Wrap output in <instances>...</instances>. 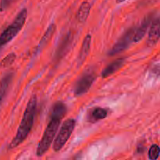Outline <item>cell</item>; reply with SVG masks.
I'll use <instances>...</instances> for the list:
<instances>
[{
  "label": "cell",
  "instance_id": "obj_1",
  "mask_svg": "<svg viewBox=\"0 0 160 160\" xmlns=\"http://www.w3.org/2000/svg\"><path fill=\"white\" fill-rule=\"evenodd\" d=\"M36 106H37V98L35 95H33L28 101L23 118L17 129V134L9 145L8 148L9 149L17 148L20 144L23 143L29 135L34 124V117L36 113Z\"/></svg>",
  "mask_w": 160,
  "mask_h": 160
},
{
  "label": "cell",
  "instance_id": "obj_2",
  "mask_svg": "<svg viewBox=\"0 0 160 160\" xmlns=\"http://www.w3.org/2000/svg\"><path fill=\"white\" fill-rule=\"evenodd\" d=\"M62 119L58 118L56 117H51L49 123L47 125L45 131H44L43 136L39 142L38 145L37 147L36 155L38 156H42L47 152L51 144L52 143L55 138L56 132L58 131L60 121Z\"/></svg>",
  "mask_w": 160,
  "mask_h": 160
},
{
  "label": "cell",
  "instance_id": "obj_3",
  "mask_svg": "<svg viewBox=\"0 0 160 160\" xmlns=\"http://www.w3.org/2000/svg\"><path fill=\"white\" fill-rule=\"evenodd\" d=\"M28 17L27 9H23L16 17L15 20L0 34V49L12 41L24 26Z\"/></svg>",
  "mask_w": 160,
  "mask_h": 160
},
{
  "label": "cell",
  "instance_id": "obj_4",
  "mask_svg": "<svg viewBox=\"0 0 160 160\" xmlns=\"http://www.w3.org/2000/svg\"><path fill=\"white\" fill-rule=\"evenodd\" d=\"M74 128L75 120L73 119H68L63 122L53 143L54 151L59 152L63 148L67 141L70 139Z\"/></svg>",
  "mask_w": 160,
  "mask_h": 160
},
{
  "label": "cell",
  "instance_id": "obj_5",
  "mask_svg": "<svg viewBox=\"0 0 160 160\" xmlns=\"http://www.w3.org/2000/svg\"><path fill=\"white\" fill-rule=\"evenodd\" d=\"M136 28H130L128 31L123 34V35L116 42L115 45L112 46L110 51L109 52V55L114 56V55L120 53L128 48L131 45V42H134V36L135 33Z\"/></svg>",
  "mask_w": 160,
  "mask_h": 160
},
{
  "label": "cell",
  "instance_id": "obj_6",
  "mask_svg": "<svg viewBox=\"0 0 160 160\" xmlns=\"http://www.w3.org/2000/svg\"><path fill=\"white\" fill-rule=\"evenodd\" d=\"M95 76L93 73H86L77 81L74 87V95L78 97L87 93L92 87Z\"/></svg>",
  "mask_w": 160,
  "mask_h": 160
},
{
  "label": "cell",
  "instance_id": "obj_7",
  "mask_svg": "<svg viewBox=\"0 0 160 160\" xmlns=\"http://www.w3.org/2000/svg\"><path fill=\"white\" fill-rule=\"evenodd\" d=\"M160 39V18L156 19L152 23L150 28L148 38L147 40V45L149 47H152L157 43Z\"/></svg>",
  "mask_w": 160,
  "mask_h": 160
},
{
  "label": "cell",
  "instance_id": "obj_8",
  "mask_svg": "<svg viewBox=\"0 0 160 160\" xmlns=\"http://www.w3.org/2000/svg\"><path fill=\"white\" fill-rule=\"evenodd\" d=\"M124 62V59H123V58H120V59H116L115 61H113L112 62L109 63V65L106 67H105V68L103 69L102 71V78H108V77H109L110 75L115 73L117 70H119L122 67H123Z\"/></svg>",
  "mask_w": 160,
  "mask_h": 160
},
{
  "label": "cell",
  "instance_id": "obj_9",
  "mask_svg": "<svg viewBox=\"0 0 160 160\" xmlns=\"http://www.w3.org/2000/svg\"><path fill=\"white\" fill-rule=\"evenodd\" d=\"M108 115V110L102 107H95L91 109L88 115V120L91 123H95L97 121L103 120Z\"/></svg>",
  "mask_w": 160,
  "mask_h": 160
},
{
  "label": "cell",
  "instance_id": "obj_10",
  "mask_svg": "<svg viewBox=\"0 0 160 160\" xmlns=\"http://www.w3.org/2000/svg\"><path fill=\"white\" fill-rule=\"evenodd\" d=\"M152 22V17H147L144 19L142 23H141L140 26L136 28L135 33H134V42H138L143 38L145 36V33H146L147 30H148L149 24Z\"/></svg>",
  "mask_w": 160,
  "mask_h": 160
},
{
  "label": "cell",
  "instance_id": "obj_11",
  "mask_svg": "<svg viewBox=\"0 0 160 160\" xmlns=\"http://www.w3.org/2000/svg\"><path fill=\"white\" fill-rule=\"evenodd\" d=\"M12 78H13V73L12 72H9L0 80V106L6 96V92H7L11 82H12Z\"/></svg>",
  "mask_w": 160,
  "mask_h": 160
},
{
  "label": "cell",
  "instance_id": "obj_12",
  "mask_svg": "<svg viewBox=\"0 0 160 160\" xmlns=\"http://www.w3.org/2000/svg\"><path fill=\"white\" fill-rule=\"evenodd\" d=\"M91 42H92V36L90 34H87L84 38V41H83L81 51H80L79 58H78L80 64H82L88 56L91 49Z\"/></svg>",
  "mask_w": 160,
  "mask_h": 160
},
{
  "label": "cell",
  "instance_id": "obj_13",
  "mask_svg": "<svg viewBox=\"0 0 160 160\" xmlns=\"http://www.w3.org/2000/svg\"><path fill=\"white\" fill-rule=\"evenodd\" d=\"M90 9L91 5L88 2L85 1L81 3L78 11V13H77V20L79 23H85L88 17L89 13H90Z\"/></svg>",
  "mask_w": 160,
  "mask_h": 160
},
{
  "label": "cell",
  "instance_id": "obj_14",
  "mask_svg": "<svg viewBox=\"0 0 160 160\" xmlns=\"http://www.w3.org/2000/svg\"><path fill=\"white\" fill-rule=\"evenodd\" d=\"M67 113V106L62 102H57L52 106L50 117H56L62 119Z\"/></svg>",
  "mask_w": 160,
  "mask_h": 160
},
{
  "label": "cell",
  "instance_id": "obj_15",
  "mask_svg": "<svg viewBox=\"0 0 160 160\" xmlns=\"http://www.w3.org/2000/svg\"><path fill=\"white\" fill-rule=\"evenodd\" d=\"M55 31H56V25H55L54 23H52V24L48 28L47 31H45L43 37H42V39H41L40 42H39L38 47V49H41V48H44V47H45L48 42H49V41L51 40L52 37V35L54 34Z\"/></svg>",
  "mask_w": 160,
  "mask_h": 160
},
{
  "label": "cell",
  "instance_id": "obj_16",
  "mask_svg": "<svg viewBox=\"0 0 160 160\" xmlns=\"http://www.w3.org/2000/svg\"><path fill=\"white\" fill-rule=\"evenodd\" d=\"M17 56L14 52H11L9 54H8L4 59H2V60L0 62V67L1 68H5V67H8L9 66L12 65V63L15 61Z\"/></svg>",
  "mask_w": 160,
  "mask_h": 160
},
{
  "label": "cell",
  "instance_id": "obj_17",
  "mask_svg": "<svg viewBox=\"0 0 160 160\" xmlns=\"http://www.w3.org/2000/svg\"><path fill=\"white\" fill-rule=\"evenodd\" d=\"M160 155V148L159 145H152L148 151V158L151 160H156L159 158Z\"/></svg>",
  "mask_w": 160,
  "mask_h": 160
},
{
  "label": "cell",
  "instance_id": "obj_18",
  "mask_svg": "<svg viewBox=\"0 0 160 160\" xmlns=\"http://www.w3.org/2000/svg\"><path fill=\"white\" fill-rule=\"evenodd\" d=\"M16 0H1L0 1V12H3L7 9Z\"/></svg>",
  "mask_w": 160,
  "mask_h": 160
},
{
  "label": "cell",
  "instance_id": "obj_19",
  "mask_svg": "<svg viewBox=\"0 0 160 160\" xmlns=\"http://www.w3.org/2000/svg\"><path fill=\"white\" fill-rule=\"evenodd\" d=\"M124 1H126V0H116V2H117V4H120V3L123 2Z\"/></svg>",
  "mask_w": 160,
  "mask_h": 160
}]
</instances>
